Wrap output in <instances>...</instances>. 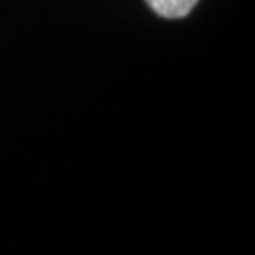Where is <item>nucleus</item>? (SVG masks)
Returning a JSON list of instances; mask_svg holds the SVG:
<instances>
[{
  "instance_id": "nucleus-1",
  "label": "nucleus",
  "mask_w": 255,
  "mask_h": 255,
  "mask_svg": "<svg viewBox=\"0 0 255 255\" xmlns=\"http://www.w3.org/2000/svg\"><path fill=\"white\" fill-rule=\"evenodd\" d=\"M146 2L161 17L181 18L196 7L199 0H146Z\"/></svg>"
}]
</instances>
